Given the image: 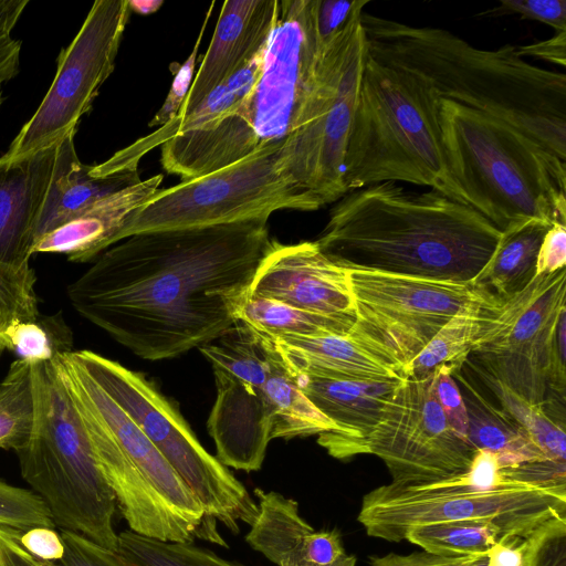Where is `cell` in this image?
<instances>
[{
    "label": "cell",
    "instance_id": "1",
    "mask_svg": "<svg viewBox=\"0 0 566 566\" xmlns=\"http://www.w3.org/2000/svg\"><path fill=\"white\" fill-rule=\"evenodd\" d=\"M272 242L268 219L138 233L102 252L67 296L138 357L175 358L235 323Z\"/></svg>",
    "mask_w": 566,
    "mask_h": 566
},
{
    "label": "cell",
    "instance_id": "2",
    "mask_svg": "<svg viewBox=\"0 0 566 566\" xmlns=\"http://www.w3.org/2000/svg\"><path fill=\"white\" fill-rule=\"evenodd\" d=\"M501 233L469 205L387 181L334 202L315 242L347 270L472 282Z\"/></svg>",
    "mask_w": 566,
    "mask_h": 566
},
{
    "label": "cell",
    "instance_id": "3",
    "mask_svg": "<svg viewBox=\"0 0 566 566\" xmlns=\"http://www.w3.org/2000/svg\"><path fill=\"white\" fill-rule=\"evenodd\" d=\"M368 54L426 82L440 98L509 123L566 161V75L538 67L504 44L475 48L440 28L363 12Z\"/></svg>",
    "mask_w": 566,
    "mask_h": 566
},
{
    "label": "cell",
    "instance_id": "4",
    "mask_svg": "<svg viewBox=\"0 0 566 566\" xmlns=\"http://www.w3.org/2000/svg\"><path fill=\"white\" fill-rule=\"evenodd\" d=\"M315 0H282L259 77L243 103L219 122L161 145L169 174L188 180L217 171L268 147L297 127L317 81L322 53Z\"/></svg>",
    "mask_w": 566,
    "mask_h": 566
},
{
    "label": "cell",
    "instance_id": "5",
    "mask_svg": "<svg viewBox=\"0 0 566 566\" xmlns=\"http://www.w3.org/2000/svg\"><path fill=\"white\" fill-rule=\"evenodd\" d=\"M199 350L212 366L217 389L208 432L216 458L227 468L260 470L273 439L337 432L300 389L263 333L235 321Z\"/></svg>",
    "mask_w": 566,
    "mask_h": 566
},
{
    "label": "cell",
    "instance_id": "6",
    "mask_svg": "<svg viewBox=\"0 0 566 566\" xmlns=\"http://www.w3.org/2000/svg\"><path fill=\"white\" fill-rule=\"evenodd\" d=\"M448 167L467 202L500 231L536 218L566 224V161L509 123L439 98Z\"/></svg>",
    "mask_w": 566,
    "mask_h": 566
},
{
    "label": "cell",
    "instance_id": "7",
    "mask_svg": "<svg viewBox=\"0 0 566 566\" xmlns=\"http://www.w3.org/2000/svg\"><path fill=\"white\" fill-rule=\"evenodd\" d=\"M439 98L419 77L367 51L345 156L347 192L402 181L468 205L444 155Z\"/></svg>",
    "mask_w": 566,
    "mask_h": 566
},
{
    "label": "cell",
    "instance_id": "8",
    "mask_svg": "<svg viewBox=\"0 0 566 566\" xmlns=\"http://www.w3.org/2000/svg\"><path fill=\"white\" fill-rule=\"evenodd\" d=\"M35 417L19 451L21 475L55 526L117 552L116 497L97 463L85 420L52 360L31 364Z\"/></svg>",
    "mask_w": 566,
    "mask_h": 566
},
{
    "label": "cell",
    "instance_id": "9",
    "mask_svg": "<svg viewBox=\"0 0 566 566\" xmlns=\"http://www.w3.org/2000/svg\"><path fill=\"white\" fill-rule=\"evenodd\" d=\"M70 356L138 426L200 503L205 516L238 533L258 504L245 486L210 454L175 405L142 373L88 349Z\"/></svg>",
    "mask_w": 566,
    "mask_h": 566
},
{
    "label": "cell",
    "instance_id": "10",
    "mask_svg": "<svg viewBox=\"0 0 566 566\" xmlns=\"http://www.w3.org/2000/svg\"><path fill=\"white\" fill-rule=\"evenodd\" d=\"M358 8L345 28L322 46L317 81L294 132L280 149L286 179L319 209L346 192L345 156L367 56Z\"/></svg>",
    "mask_w": 566,
    "mask_h": 566
},
{
    "label": "cell",
    "instance_id": "11",
    "mask_svg": "<svg viewBox=\"0 0 566 566\" xmlns=\"http://www.w3.org/2000/svg\"><path fill=\"white\" fill-rule=\"evenodd\" d=\"M566 270L537 275L505 300L475 339L469 357L480 370L534 405L548 390L564 399Z\"/></svg>",
    "mask_w": 566,
    "mask_h": 566
},
{
    "label": "cell",
    "instance_id": "12",
    "mask_svg": "<svg viewBox=\"0 0 566 566\" xmlns=\"http://www.w3.org/2000/svg\"><path fill=\"white\" fill-rule=\"evenodd\" d=\"M281 147H268L217 171L159 188L128 216L119 241L144 232L269 219L281 209L317 210L282 172Z\"/></svg>",
    "mask_w": 566,
    "mask_h": 566
},
{
    "label": "cell",
    "instance_id": "13",
    "mask_svg": "<svg viewBox=\"0 0 566 566\" xmlns=\"http://www.w3.org/2000/svg\"><path fill=\"white\" fill-rule=\"evenodd\" d=\"M356 322L352 332L402 367L458 315L495 316L503 304L472 282L348 270Z\"/></svg>",
    "mask_w": 566,
    "mask_h": 566
},
{
    "label": "cell",
    "instance_id": "14",
    "mask_svg": "<svg viewBox=\"0 0 566 566\" xmlns=\"http://www.w3.org/2000/svg\"><path fill=\"white\" fill-rule=\"evenodd\" d=\"M557 515H566V486L510 481L490 491H412L390 482L364 495L357 518L369 536L400 542L417 526L458 521H492L525 538Z\"/></svg>",
    "mask_w": 566,
    "mask_h": 566
},
{
    "label": "cell",
    "instance_id": "15",
    "mask_svg": "<svg viewBox=\"0 0 566 566\" xmlns=\"http://www.w3.org/2000/svg\"><path fill=\"white\" fill-rule=\"evenodd\" d=\"M130 12L128 0L93 3L73 41L61 50L48 93L10 144L7 157L28 156L75 135L114 71Z\"/></svg>",
    "mask_w": 566,
    "mask_h": 566
},
{
    "label": "cell",
    "instance_id": "16",
    "mask_svg": "<svg viewBox=\"0 0 566 566\" xmlns=\"http://www.w3.org/2000/svg\"><path fill=\"white\" fill-rule=\"evenodd\" d=\"M432 377L403 378L360 453L380 458L399 484L437 480L468 470L475 450L448 424Z\"/></svg>",
    "mask_w": 566,
    "mask_h": 566
},
{
    "label": "cell",
    "instance_id": "17",
    "mask_svg": "<svg viewBox=\"0 0 566 566\" xmlns=\"http://www.w3.org/2000/svg\"><path fill=\"white\" fill-rule=\"evenodd\" d=\"M53 361L70 394L90 409L108 429L145 481L172 509L201 527L208 541L226 546L224 541L216 531V525H210L200 503L158 449L70 356V352L56 355Z\"/></svg>",
    "mask_w": 566,
    "mask_h": 566
},
{
    "label": "cell",
    "instance_id": "18",
    "mask_svg": "<svg viewBox=\"0 0 566 566\" xmlns=\"http://www.w3.org/2000/svg\"><path fill=\"white\" fill-rule=\"evenodd\" d=\"M249 294L322 315L355 316L348 270L315 241H273L255 271Z\"/></svg>",
    "mask_w": 566,
    "mask_h": 566
},
{
    "label": "cell",
    "instance_id": "19",
    "mask_svg": "<svg viewBox=\"0 0 566 566\" xmlns=\"http://www.w3.org/2000/svg\"><path fill=\"white\" fill-rule=\"evenodd\" d=\"M279 0H227L189 92L176 117L189 114L212 90L265 50Z\"/></svg>",
    "mask_w": 566,
    "mask_h": 566
},
{
    "label": "cell",
    "instance_id": "20",
    "mask_svg": "<svg viewBox=\"0 0 566 566\" xmlns=\"http://www.w3.org/2000/svg\"><path fill=\"white\" fill-rule=\"evenodd\" d=\"M307 399L336 427L334 434H319L317 442L337 459L359 454L360 447L380 420L402 379L359 380L297 376Z\"/></svg>",
    "mask_w": 566,
    "mask_h": 566
},
{
    "label": "cell",
    "instance_id": "21",
    "mask_svg": "<svg viewBox=\"0 0 566 566\" xmlns=\"http://www.w3.org/2000/svg\"><path fill=\"white\" fill-rule=\"evenodd\" d=\"M59 144L11 159L0 157V263L23 268L56 163Z\"/></svg>",
    "mask_w": 566,
    "mask_h": 566
},
{
    "label": "cell",
    "instance_id": "22",
    "mask_svg": "<svg viewBox=\"0 0 566 566\" xmlns=\"http://www.w3.org/2000/svg\"><path fill=\"white\" fill-rule=\"evenodd\" d=\"M264 335L293 377L359 380L405 378L403 367L399 363L354 332L324 336Z\"/></svg>",
    "mask_w": 566,
    "mask_h": 566
},
{
    "label": "cell",
    "instance_id": "23",
    "mask_svg": "<svg viewBox=\"0 0 566 566\" xmlns=\"http://www.w3.org/2000/svg\"><path fill=\"white\" fill-rule=\"evenodd\" d=\"M74 136L59 143L52 181L35 224L34 243L75 219L94 202L142 181L138 165L104 169L81 163Z\"/></svg>",
    "mask_w": 566,
    "mask_h": 566
},
{
    "label": "cell",
    "instance_id": "24",
    "mask_svg": "<svg viewBox=\"0 0 566 566\" xmlns=\"http://www.w3.org/2000/svg\"><path fill=\"white\" fill-rule=\"evenodd\" d=\"M163 175L114 192L90 206L64 226L41 237L35 253H62L71 262H87L119 242L128 216L158 189Z\"/></svg>",
    "mask_w": 566,
    "mask_h": 566
},
{
    "label": "cell",
    "instance_id": "25",
    "mask_svg": "<svg viewBox=\"0 0 566 566\" xmlns=\"http://www.w3.org/2000/svg\"><path fill=\"white\" fill-rule=\"evenodd\" d=\"M258 515L247 543L277 566L304 563L307 542L315 531L300 514L296 501L281 493L254 489Z\"/></svg>",
    "mask_w": 566,
    "mask_h": 566
},
{
    "label": "cell",
    "instance_id": "26",
    "mask_svg": "<svg viewBox=\"0 0 566 566\" xmlns=\"http://www.w3.org/2000/svg\"><path fill=\"white\" fill-rule=\"evenodd\" d=\"M553 223L531 218L509 224L474 282L505 301L535 277L537 253Z\"/></svg>",
    "mask_w": 566,
    "mask_h": 566
},
{
    "label": "cell",
    "instance_id": "27",
    "mask_svg": "<svg viewBox=\"0 0 566 566\" xmlns=\"http://www.w3.org/2000/svg\"><path fill=\"white\" fill-rule=\"evenodd\" d=\"M264 51L212 90L189 114L175 117L153 135L125 148V154L139 161V158L155 145L164 144L176 135L206 128L231 114L243 103L254 86L261 72Z\"/></svg>",
    "mask_w": 566,
    "mask_h": 566
},
{
    "label": "cell",
    "instance_id": "28",
    "mask_svg": "<svg viewBox=\"0 0 566 566\" xmlns=\"http://www.w3.org/2000/svg\"><path fill=\"white\" fill-rule=\"evenodd\" d=\"M462 382L467 389L462 397L469 418L468 442L475 451L496 453L503 468L548 460L502 409L488 403L465 380Z\"/></svg>",
    "mask_w": 566,
    "mask_h": 566
},
{
    "label": "cell",
    "instance_id": "29",
    "mask_svg": "<svg viewBox=\"0 0 566 566\" xmlns=\"http://www.w3.org/2000/svg\"><path fill=\"white\" fill-rule=\"evenodd\" d=\"M235 321L273 336H324L349 334L356 317L322 315L248 294L237 311Z\"/></svg>",
    "mask_w": 566,
    "mask_h": 566
},
{
    "label": "cell",
    "instance_id": "30",
    "mask_svg": "<svg viewBox=\"0 0 566 566\" xmlns=\"http://www.w3.org/2000/svg\"><path fill=\"white\" fill-rule=\"evenodd\" d=\"M493 317L458 315L450 319L403 367L405 378L424 379L441 369L451 375L457 373L468 360L475 339Z\"/></svg>",
    "mask_w": 566,
    "mask_h": 566
},
{
    "label": "cell",
    "instance_id": "31",
    "mask_svg": "<svg viewBox=\"0 0 566 566\" xmlns=\"http://www.w3.org/2000/svg\"><path fill=\"white\" fill-rule=\"evenodd\" d=\"M511 535L492 521H458L417 526L405 539L423 551L444 556L484 555Z\"/></svg>",
    "mask_w": 566,
    "mask_h": 566
},
{
    "label": "cell",
    "instance_id": "32",
    "mask_svg": "<svg viewBox=\"0 0 566 566\" xmlns=\"http://www.w3.org/2000/svg\"><path fill=\"white\" fill-rule=\"evenodd\" d=\"M34 417L31 364L18 358L0 382V448L21 450L31 438Z\"/></svg>",
    "mask_w": 566,
    "mask_h": 566
},
{
    "label": "cell",
    "instance_id": "33",
    "mask_svg": "<svg viewBox=\"0 0 566 566\" xmlns=\"http://www.w3.org/2000/svg\"><path fill=\"white\" fill-rule=\"evenodd\" d=\"M479 371L500 399L502 411L520 427L532 443L548 460L566 464L564 426L552 420L543 405L526 401L499 380L480 369Z\"/></svg>",
    "mask_w": 566,
    "mask_h": 566
},
{
    "label": "cell",
    "instance_id": "34",
    "mask_svg": "<svg viewBox=\"0 0 566 566\" xmlns=\"http://www.w3.org/2000/svg\"><path fill=\"white\" fill-rule=\"evenodd\" d=\"M117 553L127 566H244L192 542H163L130 530L118 534Z\"/></svg>",
    "mask_w": 566,
    "mask_h": 566
},
{
    "label": "cell",
    "instance_id": "35",
    "mask_svg": "<svg viewBox=\"0 0 566 566\" xmlns=\"http://www.w3.org/2000/svg\"><path fill=\"white\" fill-rule=\"evenodd\" d=\"M1 348L14 352L30 364L52 360L57 354L72 350V337L60 315L19 322L0 336Z\"/></svg>",
    "mask_w": 566,
    "mask_h": 566
},
{
    "label": "cell",
    "instance_id": "36",
    "mask_svg": "<svg viewBox=\"0 0 566 566\" xmlns=\"http://www.w3.org/2000/svg\"><path fill=\"white\" fill-rule=\"evenodd\" d=\"M35 273L28 265L0 263V336L11 325L39 317Z\"/></svg>",
    "mask_w": 566,
    "mask_h": 566
},
{
    "label": "cell",
    "instance_id": "37",
    "mask_svg": "<svg viewBox=\"0 0 566 566\" xmlns=\"http://www.w3.org/2000/svg\"><path fill=\"white\" fill-rule=\"evenodd\" d=\"M0 526L25 532L35 526L54 527L45 502L31 490L0 480Z\"/></svg>",
    "mask_w": 566,
    "mask_h": 566
},
{
    "label": "cell",
    "instance_id": "38",
    "mask_svg": "<svg viewBox=\"0 0 566 566\" xmlns=\"http://www.w3.org/2000/svg\"><path fill=\"white\" fill-rule=\"evenodd\" d=\"M523 566H566V515L545 521L524 538Z\"/></svg>",
    "mask_w": 566,
    "mask_h": 566
},
{
    "label": "cell",
    "instance_id": "39",
    "mask_svg": "<svg viewBox=\"0 0 566 566\" xmlns=\"http://www.w3.org/2000/svg\"><path fill=\"white\" fill-rule=\"evenodd\" d=\"M28 3V0H0V108L6 99V84L19 73L22 44L11 34Z\"/></svg>",
    "mask_w": 566,
    "mask_h": 566
},
{
    "label": "cell",
    "instance_id": "40",
    "mask_svg": "<svg viewBox=\"0 0 566 566\" xmlns=\"http://www.w3.org/2000/svg\"><path fill=\"white\" fill-rule=\"evenodd\" d=\"M510 14L545 23L556 32L566 31V0H502L496 7L479 13L488 18Z\"/></svg>",
    "mask_w": 566,
    "mask_h": 566
},
{
    "label": "cell",
    "instance_id": "41",
    "mask_svg": "<svg viewBox=\"0 0 566 566\" xmlns=\"http://www.w3.org/2000/svg\"><path fill=\"white\" fill-rule=\"evenodd\" d=\"M65 552L57 562L46 566H127L117 552L105 548L82 534L60 530Z\"/></svg>",
    "mask_w": 566,
    "mask_h": 566
},
{
    "label": "cell",
    "instance_id": "42",
    "mask_svg": "<svg viewBox=\"0 0 566 566\" xmlns=\"http://www.w3.org/2000/svg\"><path fill=\"white\" fill-rule=\"evenodd\" d=\"M451 376L447 370H437L432 377L433 394L450 428L468 442V412L462 394Z\"/></svg>",
    "mask_w": 566,
    "mask_h": 566
},
{
    "label": "cell",
    "instance_id": "43",
    "mask_svg": "<svg viewBox=\"0 0 566 566\" xmlns=\"http://www.w3.org/2000/svg\"><path fill=\"white\" fill-rule=\"evenodd\" d=\"M214 6V2L211 3L209 11L206 15V19L203 21L202 28L200 30L198 40L192 49L191 54L186 60V62L180 66V69L177 71L172 84L170 87V91L167 95V98L165 99L161 108L157 112L155 117L149 123V126L154 125H160L164 126L165 124L172 120L179 113L180 107L189 92V88L191 86L192 75L195 71L196 65V59L198 54V48L200 44V41L202 39L203 31L206 29V24L210 18V14L212 12V8Z\"/></svg>",
    "mask_w": 566,
    "mask_h": 566
},
{
    "label": "cell",
    "instance_id": "44",
    "mask_svg": "<svg viewBox=\"0 0 566 566\" xmlns=\"http://www.w3.org/2000/svg\"><path fill=\"white\" fill-rule=\"evenodd\" d=\"M368 3V0H315L314 19L321 46L332 41L345 28L358 8Z\"/></svg>",
    "mask_w": 566,
    "mask_h": 566
},
{
    "label": "cell",
    "instance_id": "45",
    "mask_svg": "<svg viewBox=\"0 0 566 566\" xmlns=\"http://www.w3.org/2000/svg\"><path fill=\"white\" fill-rule=\"evenodd\" d=\"M566 224L554 222L541 243L535 268V276L551 274L565 269Z\"/></svg>",
    "mask_w": 566,
    "mask_h": 566
},
{
    "label": "cell",
    "instance_id": "46",
    "mask_svg": "<svg viewBox=\"0 0 566 566\" xmlns=\"http://www.w3.org/2000/svg\"><path fill=\"white\" fill-rule=\"evenodd\" d=\"M21 545L43 562H57L65 552L63 539L54 527L35 526L20 535Z\"/></svg>",
    "mask_w": 566,
    "mask_h": 566
},
{
    "label": "cell",
    "instance_id": "47",
    "mask_svg": "<svg viewBox=\"0 0 566 566\" xmlns=\"http://www.w3.org/2000/svg\"><path fill=\"white\" fill-rule=\"evenodd\" d=\"M480 556H444L427 551L408 555L390 553L370 557V566H469Z\"/></svg>",
    "mask_w": 566,
    "mask_h": 566
},
{
    "label": "cell",
    "instance_id": "48",
    "mask_svg": "<svg viewBox=\"0 0 566 566\" xmlns=\"http://www.w3.org/2000/svg\"><path fill=\"white\" fill-rule=\"evenodd\" d=\"M345 555L342 536L337 530L314 531L305 548L304 563L314 566H328Z\"/></svg>",
    "mask_w": 566,
    "mask_h": 566
},
{
    "label": "cell",
    "instance_id": "49",
    "mask_svg": "<svg viewBox=\"0 0 566 566\" xmlns=\"http://www.w3.org/2000/svg\"><path fill=\"white\" fill-rule=\"evenodd\" d=\"M520 57H535L566 66V31H558L552 38L526 45L516 46Z\"/></svg>",
    "mask_w": 566,
    "mask_h": 566
},
{
    "label": "cell",
    "instance_id": "50",
    "mask_svg": "<svg viewBox=\"0 0 566 566\" xmlns=\"http://www.w3.org/2000/svg\"><path fill=\"white\" fill-rule=\"evenodd\" d=\"M19 532L0 526V562L4 566H46L43 560L31 555L20 542Z\"/></svg>",
    "mask_w": 566,
    "mask_h": 566
},
{
    "label": "cell",
    "instance_id": "51",
    "mask_svg": "<svg viewBox=\"0 0 566 566\" xmlns=\"http://www.w3.org/2000/svg\"><path fill=\"white\" fill-rule=\"evenodd\" d=\"M488 566H523L524 538L510 537L488 553Z\"/></svg>",
    "mask_w": 566,
    "mask_h": 566
},
{
    "label": "cell",
    "instance_id": "52",
    "mask_svg": "<svg viewBox=\"0 0 566 566\" xmlns=\"http://www.w3.org/2000/svg\"><path fill=\"white\" fill-rule=\"evenodd\" d=\"M164 1L161 0H128L130 11L138 12L140 14H149L157 11Z\"/></svg>",
    "mask_w": 566,
    "mask_h": 566
},
{
    "label": "cell",
    "instance_id": "53",
    "mask_svg": "<svg viewBox=\"0 0 566 566\" xmlns=\"http://www.w3.org/2000/svg\"><path fill=\"white\" fill-rule=\"evenodd\" d=\"M290 566H314V565L302 563V564H294V565H290ZM328 566H356V557L354 555L346 554L343 558H340L336 563L328 565Z\"/></svg>",
    "mask_w": 566,
    "mask_h": 566
},
{
    "label": "cell",
    "instance_id": "54",
    "mask_svg": "<svg viewBox=\"0 0 566 566\" xmlns=\"http://www.w3.org/2000/svg\"><path fill=\"white\" fill-rule=\"evenodd\" d=\"M469 566H488V554L481 555Z\"/></svg>",
    "mask_w": 566,
    "mask_h": 566
},
{
    "label": "cell",
    "instance_id": "55",
    "mask_svg": "<svg viewBox=\"0 0 566 566\" xmlns=\"http://www.w3.org/2000/svg\"><path fill=\"white\" fill-rule=\"evenodd\" d=\"M2 352L1 344H0V353Z\"/></svg>",
    "mask_w": 566,
    "mask_h": 566
},
{
    "label": "cell",
    "instance_id": "56",
    "mask_svg": "<svg viewBox=\"0 0 566 566\" xmlns=\"http://www.w3.org/2000/svg\"><path fill=\"white\" fill-rule=\"evenodd\" d=\"M0 566H4V565L0 562Z\"/></svg>",
    "mask_w": 566,
    "mask_h": 566
}]
</instances>
